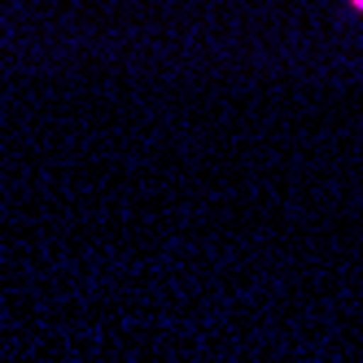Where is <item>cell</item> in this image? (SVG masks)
I'll return each mask as SVG.
<instances>
[{
  "instance_id": "obj_1",
  "label": "cell",
  "mask_w": 363,
  "mask_h": 363,
  "mask_svg": "<svg viewBox=\"0 0 363 363\" xmlns=\"http://www.w3.org/2000/svg\"><path fill=\"white\" fill-rule=\"evenodd\" d=\"M350 9H359V13H363V0H350Z\"/></svg>"
}]
</instances>
